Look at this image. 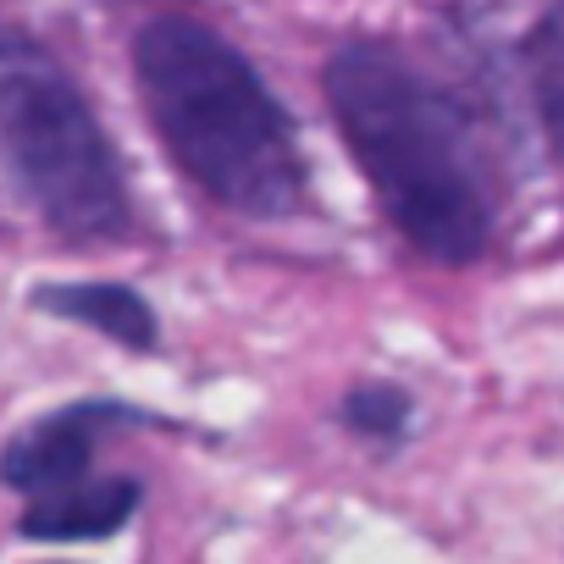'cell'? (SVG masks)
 <instances>
[{
	"instance_id": "6da1fadb",
	"label": "cell",
	"mask_w": 564,
	"mask_h": 564,
	"mask_svg": "<svg viewBox=\"0 0 564 564\" xmlns=\"http://www.w3.org/2000/svg\"><path fill=\"white\" fill-rule=\"evenodd\" d=\"M327 100L393 227L443 265L476 260L492 194L454 95L388 45H344L327 67Z\"/></svg>"
},
{
	"instance_id": "7a4b0ae2",
	"label": "cell",
	"mask_w": 564,
	"mask_h": 564,
	"mask_svg": "<svg viewBox=\"0 0 564 564\" xmlns=\"http://www.w3.org/2000/svg\"><path fill=\"white\" fill-rule=\"evenodd\" d=\"M139 89L166 155L227 210L289 216L305 199L294 128L260 73L205 23L155 18L133 45Z\"/></svg>"
},
{
	"instance_id": "3957f363",
	"label": "cell",
	"mask_w": 564,
	"mask_h": 564,
	"mask_svg": "<svg viewBox=\"0 0 564 564\" xmlns=\"http://www.w3.org/2000/svg\"><path fill=\"white\" fill-rule=\"evenodd\" d=\"M0 155L56 232L111 238L128 221V188L106 128L62 62L12 23H0Z\"/></svg>"
},
{
	"instance_id": "277c9868",
	"label": "cell",
	"mask_w": 564,
	"mask_h": 564,
	"mask_svg": "<svg viewBox=\"0 0 564 564\" xmlns=\"http://www.w3.org/2000/svg\"><path fill=\"white\" fill-rule=\"evenodd\" d=\"M106 421H122V410L111 404H73V410H56L45 421H34L12 448L0 459V476L23 492H51V487H67L78 476H89V454H95V432Z\"/></svg>"
},
{
	"instance_id": "5b68a950",
	"label": "cell",
	"mask_w": 564,
	"mask_h": 564,
	"mask_svg": "<svg viewBox=\"0 0 564 564\" xmlns=\"http://www.w3.org/2000/svg\"><path fill=\"white\" fill-rule=\"evenodd\" d=\"M139 503V481L128 476H78L67 487L34 492L29 514H23V536H45V542H78V536H111Z\"/></svg>"
},
{
	"instance_id": "8992f818",
	"label": "cell",
	"mask_w": 564,
	"mask_h": 564,
	"mask_svg": "<svg viewBox=\"0 0 564 564\" xmlns=\"http://www.w3.org/2000/svg\"><path fill=\"white\" fill-rule=\"evenodd\" d=\"M40 311L51 316H67V322H84L117 344H155V322H150V305L128 289H111V282H67V289H40L34 294Z\"/></svg>"
},
{
	"instance_id": "52a82bcc",
	"label": "cell",
	"mask_w": 564,
	"mask_h": 564,
	"mask_svg": "<svg viewBox=\"0 0 564 564\" xmlns=\"http://www.w3.org/2000/svg\"><path fill=\"white\" fill-rule=\"evenodd\" d=\"M525 73H531V95H536V117L547 128L553 155L564 161V7H553L531 45H525Z\"/></svg>"
},
{
	"instance_id": "ba28073f",
	"label": "cell",
	"mask_w": 564,
	"mask_h": 564,
	"mask_svg": "<svg viewBox=\"0 0 564 564\" xmlns=\"http://www.w3.org/2000/svg\"><path fill=\"white\" fill-rule=\"evenodd\" d=\"M349 421L360 432H371V437H393L399 421H404V393H393V388H360L349 399Z\"/></svg>"
}]
</instances>
